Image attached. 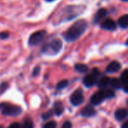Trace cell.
<instances>
[{
    "label": "cell",
    "mask_w": 128,
    "mask_h": 128,
    "mask_svg": "<svg viewBox=\"0 0 128 128\" xmlns=\"http://www.w3.org/2000/svg\"><path fill=\"white\" fill-rule=\"evenodd\" d=\"M122 128H128V120H126V121L122 125Z\"/></svg>",
    "instance_id": "30"
},
{
    "label": "cell",
    "mask_w": 128,
    "mask_h": 128,
    "mask_svg": "<svg viewBox=\"0 0 128 128\" xmlns=\"http://www.w3.org/2000/svg\"><path fill=\"white\" fill-rule=\"evenodd\" d=\"M0 128H4V127L3 126H0Z\"/></svg>",
    "instance_id": "36"
},
{
    "label": "cell",
    "mask_w": 128,
    "mask_h": 128,
    "mask_svg": "<svg viewBox=\"0 0 128 128\" xmlns=\"http://www.w3.org/2000/svg\"><path fill=\"white\" fill-rule=\"evenodd\" d=\"M127 115H128V112L125 109H123V108L117 110V111L115 112V118H116L117 120H118V121H121V120H125Z\"/></svg>",
    "instance_id": "12"
},
{
    "label": "cell",
    "mask_w": 128,
    "mask_h": 128,
    "mask_svg": "<svg viewBox=\"0 0 128 128\" xmlns=\"http://www.w3.org/2000/svg\"><path fill=\"white\" fill-rule=\"evenodd\" d=\"M85 7L82 6V5H68V6L65 7L63 10H62L60 18V22L62 21H69L71 19L76 18L79 16L82 12L84 10Z\"/></svg>",
    "instance_id": "2"
},
{
    "label": "cell",
    "mask_w": 128,
    "mask_h": 128,
    "mask_svg": "<svg viewBox=\"0 0 128 128\" xmlns=\"http://www.w3.org/2000/svg\"><path fill=\"white\" fill-rule=\"evenodd\" d=\"M110 82H111V78L108 77H103L102 78H100L98 82V86L100 88H106L108 86H110Z\"/></svg>",
    "instance_id": "15"
},
{
    "label": "cell",
    "mask_w": 128,
    "mask_h": 128,
    "mask_svg": "<svg viewBox=\"0 0 128 128\" xmlns=\"http://www.w3.org/2000/svg\"><path fill=\"white\" fill-rule=\"evenodd\" d=\"M88 27V23L84 19L75 21L63 33V37L68 42H73L78 39L83 34Z\"/></svg>",
    "instance_id": "1"
},
{
    "label": "cell",
    "mask_w": 128,
    "mask_h": 128,
    "mask_svg": "<svg viewBox=\"0 0 128 128\" xmlns=\"http://www.w3.org/2000/svg\"><path fill=\"white\" fill-rule=\"evenodd\" d=\"M54 111H55L56 115H61L63 112V106H62V102H56L54 106Z\"/></svg>",
    "instance_id": "18"
},
{
    "label": "cell",
    "mask_w": 128,
    "mask_h": 128,
    "mask_svg": "<svg viewBox=\"0 0 128 128\" xmlns=\"http://www.w3.org/2000/svg\"><path fill=\"white\" fill-rule=\"evenodd\" d=\"M39 67H35L33 70V73H32V75L33 76H37L38 74H39Z\"/></svg>",
    "instance_id": "29"
},
{
    "label": "cell",
    "mask_w": 128,
    "mask_h": 128,
    "mask_svg": "<svg viewBox=\"0 0 128 128\" xmlns=\"http://www.w3.org/2000/svg\"><path fill=\"white\" fill-rule=\"evenodd\" d=\"M124 90H125V92H128V83L125 84V86H124Z\"/></svg>",
    "instance_id": "31"
},
{
    "label": "cell",
    "mask_w": 128,
    "mask_h": 128,
    "mask_svg": "<svg viewBox=\"0 0 128 128\" xmlns=\"http://www.w3.org/2000/svg\"><path fill=\"white\" fill-rule=\"evenodd\" d=\"M126 104H127V106H128V100H127V101H126Z\"/></svg>",
    "instance_id": "35"
},
{
    "label": "cell",
    "mask_w": 128,
    "mask_h": 128,
    "mask_svg": "<svg viewBox=\"0 0 128 128\" xmlns=\"http://www.w3.org/2000/svg\"><path fill=\"white\" fill-rule=\"evenodd\" d=\"M52 111H49V112H48L47 113H45L44 115H43V118H45V120H47V118H48L50 116L52 115Z\"/></svg>",
    "instance_id": "28"
},
{
    "label": "cell",
    "mask_w": 128,
    "mask_h": 128,
    "mask_svg": "<svg viewBox=\"0 0 128 128\" xmlns=\"http://www.w3.org/2000/svg\"><path fill=\"white\" fill-rule=\"evenodd\" d=\"M75 69L81 73H85L89 71V67L84 64H76L75 66Z\"/></svg>",
    "instance_id": "17"
},
{
    "label": "cell",
    "mask_w": 128,
    "mask_h": 128,
    "mask_svg": "<svg viewBox=\"0 0 128 128\" xmlns=\"http://www.w3.org/2000/svg\"><path fill=\"white\" fill-rule=\"evenodd\" d=\"M8 87V84L7 83H2L0 86V94H2L3 92H5V91Z\"/></svg>",
    "instance_id": "24"
},
{
    "label": "cell",
    "mask_w": 128,
    "mask_h": 128,
    "mask_svg": "<svg viewBox=\"0 0 128 128\" xmlns=\"http://www.w3.org/2000/svg\"><path fill=\"white\" fill-rule=\"evenodd\" d=\"M96 114V111L91 106H87L82 110V115L84 117H91Z\"/></svg>",
    "instance_id": "13"
},
{
    "label": "cell",
    "mask_w": 128,
    "mask_h": 128,
    "mask_svg": "<svg viewBox=\"0 0 128 128\" xmlns=\"http://www.w3.org/2000/svg\"><path fill=\"white\" fill-rule=\"evenodd\" d=\"M120 81L122 82V84H127L128 83V69L125 70L122 72L121 77H120Z\"/></svg>",
    "instance_id": "19"
},
{
    "label": "cell",
    "mask_w": 128,
    "mask_h": 128,
    "mask_svg": "<svg viewBox=\"0 0 128 128\" xmlns=\"http://www.w3.org/2000/svg\"><path fill=\"white\" fill-rule=\"evenodd\" d=\"M43 128H56V123L55 121L48 122L47 124H45Z\"/></svg>",
    "instance_id": "23"
},
{
    "label": "cell",
    "mask_w": 128,
    "mask_h": 128,
    "mask_svg": "<svg viewBox=\"0 0 128 128\" xmlns=\"http://www.w3.org/2000/svg\"><path fill=\"white\" fill-rule=\"evenodd\" d=\"M104 96H105V98H111L115 96V92L112 91V90H110V89L105 90V91H104Z\"/></svg>",
    "instance_id": "21"
},
{
    "label": "cell",
    "mask_w": 128,
    "mask_h": 128,
    "mask_svg": "<svg viewBox=\"0 0 128 128\" xmlns=\"http://www.w3.org/2000/svg\"><path fill=\"white\" fill-rule=\"evenodd\" d=\"M47 2H53V1H55V0H46Z\"/></svg>",
    "instance_id": "32"
},
{
    "label": "cell",
    "mask_w": 128,
    "mask_h": 128,
    "mask_svg": "<svg viewBox=\"0 0 128 128\" xmlns=\"http://www.w3.org/2000/svg\"><path fill=\"white\" fill-rule=\"evenodd\" d=\"M70 102L73 106H77L83 102V94L82 90H76L70 96Z\"/></svg>",
    "instance_id": "7"
},
{
    "label": "cell",
    "mask_w": 128,
    "mask_h": 128,
    "mask_svg": "<svg viewBox=\"0 0 128 128\" xmlns=\"http://www.w3.org/2000/svg\"><path fill=\"white\" fill-rule=\"evenodd\" d=\"M101 27L106 30H116V23L111 18H106L101 23Z\"/></svg>",
    "instance_id": "9"
},
{
    "label": "cell",
    "mask_w": 128,
    "mask_h": 128,
    "mask_svg": "<svg viewBox=\"0 0 128 128\" xmlns=\"http://www.w3.org/2000/svg\"><path fill=\"white\" fill-rule=\"evenodd\" d=\"M0 112H2V114L7 115V116H17L22 112V109L19 106H13L8 103H1Z\"/></svg>",
    "instance_id": "3"
},
{
    "label": "cell",
    "mask_w": 128,
    "mask_h": 128,
    "mask_svg": "<svg viewBox=\"0 0 128 128\" xmlns=\"http://www.w3.org/2000/svg\"><path fill=\"white\" fill-rule=\"evenodd\" d=\"M71 127H72V125L69 121H66L62 126V128H71Z\"/></svg>",
    "instance_id": "25"
},
{
    "label": "cell",
    "mask_w": 128,
    "mask_h": 128,
    "mask_svg": "<svg viewBox=\"0 0 128 128\" xmlns=\"http://www.w3.org/2000/svg\"><path fill=\"white\" fill-rule=\"evenodd\" d=\"M21 128H33V123L31 120H26L21 126Z\"/></svg>",
    "instance_id": "20"
},
{
    "label": "cell",
    "mask_w": 128,
    "mask_h": 128,
    "mask_svg": "<svg viewBox=\"0 0 128 128\" xmlns=\"http://www.w3.org/2000/svg\"><path fill=\"white\" fill-rule=\"evenodd\" d=\"M125 44H126V46H128V39L126 40V43H125Z\"/></svg>",
    "instance_id": "33"
},
{
    "label": "cell",
    "mask_w": 128,
    "mask_h": 128,
    "mask_svg": "<svg viewBox=\"0 0 128 128\" xmlns=\"http://www.w3.org/2000/svg\"><path fill=\"white\" fill-rule=\"evenodd\" d=\"M118 26L123 29L128 28V15L127 14L123 15L122 17H120L119 18H118Z\"/></svg>",
    "instance_id": "14"
},
{
    "label": "cell",
    "mask_w": 128,
    "mask_h": 128,
    "mask_svg": "<svg viewBox=\"0 0 128 128\" xmlns=\"http://www.w3.org/2000/svg\"><path fill=\"white\" fill-rule=\"evenodd\" d=\"M99 74H100V72H99L98 69H97V68L93 69L92 72H91V74H89V75H87V76L84 77L83 84H85L86 86H88V87L94 86V84H96L97 78V77H98Z\"/></svg>",
    "instance_id": "6"
},
{
    "label": "cell",
    "mask_w": 128,
    "mask_h": 128,
    "mask_svg": "<svg viewBox=\"0 0 128 128\" xmlns=\"http://www.w3.org/2000/svg\"><path fill=\"white\" fill-rule=\"evenodd\" d=\"M68 80H62V81H60V82L57 84V89H63V88L66 87L67 86H68Z\"/></svg>",
    "instance_id": "22"
},
{
    "label": "cell",
    "mask_w": 128,
    "mask_h": 128,
    "mask_svg": "<svg viewBox=\"0 0 128 128\" xmlns=\"http://www.w3.org/2000/svg\"><path fill=\"white\" fill-rule=\"evenodd\" d=\"M9 37V33L8 32H2V33H0V38L3 39Z\"/></svg>",
    "instance_id": "27"
},
{
    "label": "cell",
    "mask_w": 128,
    "mask_h": 128,
    "mask_svg": "<svg viewBox=\"0 0 128 128\" xmlns=\"http://www.w3.org/2000/svg\"><path fill=\"white\" fill-rule=\"evenodd\" d=\"M110 86L112 88H115V89H119L122 86V82L120 81V79L118 78H111V82H110Z\"/></svg>",
    "instance_id": "16"
},
{
    "label": "cell",
    "mask_w": 128,
    "mask_h": 128,
    "mask_svg": "<svg viewBox=\"0 0 128 128\" xmlns=\"http://www.w3.org/2000/svg\"><path fill=\"white\" fill-rule=\"evenodd\" d=\"M121 68V64L118 62V61H112L111 62L108 66L106 67V72L110 73H113V72H118Z\"/></svg>",
    "instance_id": "10"
},
{
    "label": "cell",
    "mask_w": 128,
    "mask_h": 128,
    "mask_svg": "<svg viewBox=\"0 0 128 128\" xmlns=\"http://www.w3.org/2000/svg\"><path fill=\"white\" fill-rule=\"evenodd\" d=\"M122 1H124V2H127L128 0H122Z\"/></svg>",
    "instance_id": "34"
},
{
    "label": "cell",
    "mask_w": 128,
    "mask_h": 128,
    "mask_svg": "<svg viewBox=\"0 0 128 128\" xmlns=\"http://www.w3.org/2000/svg\"><path fill=\"white\" fill-rule=\"evenodd\" d=\"M8 128H21V126L19 123H13L12 125H10V126Z\"/></svg>",
    "instance_id": "26"
},
{
    "label": "cell",
    "mask_w": 128,
    "mask_h": 128,
    "mask_svg": "<svg viewBox=\"0 0 128 128\" xmlns=\"http://www.w3.org/2000/svg\"><path fill=\"white\" fill-rule=\"evenodd\" d=\"M62 40L58 38H55L54 40H52L48 44H47L46 47L44 48V50L46 52L50 51L52 53H58L62 50Z\"/></svg>",
    "instance_id": "5"
},
{
    "label": "cell",
    "mask_w": 128,
    "mask_h": 128,
    "mask_svg": "<svg viewBox=\"0 0 128 128\" xmlns=\"http://www.w3.org/2000/svg\"><path fill=\"white\" fill-rule=\"evenodd\" d=\"M105 98V96H104V91H98L95 94H93L91 98V102L92 104L94 106H97V104H101L104 100Z\"/></svg>",
    "instance_id": "8"
},
{
    "label": "cell",
    "mask_w": 128,
    "mask_h": 128,
    "mask_svg": "<svg viewBox=\"0 0 128 128\" xmlns=\"http://www.w3.org/2000/svg\"><path fill=\"white\" fill-rule=\"evenodd\" d=\"M107 15V10L104 8H101L99 9L96 12L95 14V17H94V24H97L98 22H100L101 20L104 18Z\"/></svg>",
    "instance_id": "11"
},
{
    "label": "cell",
    "mask_w": 128,
    "mask_h": 128,
    "mask_svg": "<svg viewBox=\"0 0 128 128\" xmlns=\"http://www.w3.org/2000/svg\"><path fill=\"white\" fill-rule=\"evenodd\" d=\"M46 30H38V32H35L30 36L29 39H28V44H29V46H37L39 43L42 42L44 38L46 37Z\"/></svg>",
    "instance_id": "4"
}]
</instances>
